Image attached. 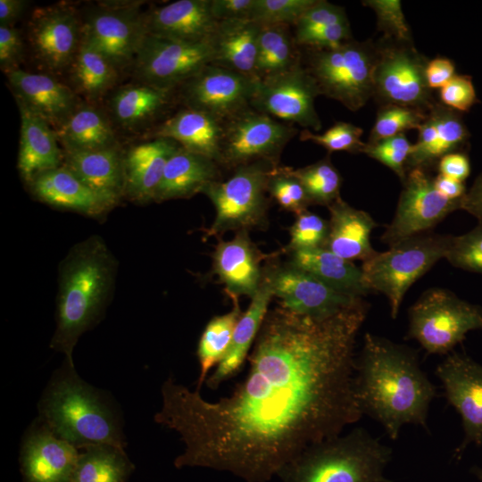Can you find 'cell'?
Wrapping results in <instances>:
<instances>
[{"label":"cell","instance_id":"1","mask_svg":"<svg viewBox=\"0 0 482 482\" xmlns=\"http://www.w3.org/2000/svg\"><path fill=\"white\" fill-rule=\"evenodd\" d=\"M367 312L364 301L323 317L268 312L248 374L216 402L168 378L154 421L185 445L174 466L268 482L303 449L357 422L354 350Z\"/></svg>","mask_w":482,"mask_h":482},{"label":"cell","instance_id":"2","mask_svg":"<svg viewBox=\"0 0 482 482\" xmlns=\"http://www.w3.org/2000/svg\"><path fill=\"white\" fill-rule=\"evenodd\" d=\"M354 390L362 414L379 422L392 440L405 424L427 428L436 395L413 349L369 332L356 358Z\"/></svg>","mask_w":482,"mask_h":482},{"label":"cell","instance_id":"3","mask_svg":"<svg viewBox=\"0 0 482 482\" xmlns=\"http://www.w3.org/2000/svg\"><path fill=\"white\" fill-rule=\"evenodd\" d=\"M116 271V260L97 236L77 244L61 262L52 347L65 354L71 368L79 337L96 323L110 300Z\"/></svg>","mask_w":482,"mask_h":482},{"label":"cell","instance_id":"4","mask_svg":"<svg viewBox=\"0 0 482 482\" xmlns=\"http://www.w3.org/2000/svg\"><path fill=\"white\" fill-rule=\"evenodd\" d=\"M392 449L365 428L309 445L278 472L281 482H392L384 475Z\"/></svg>","mask_w":482,"mask_h":482},{"label":"cell","instance_id":"5","mask_svg":"<svg viewBox=\"0 0 482 482\" xmlns=\"http://www.w3.org/2000/svg\"><path fill=\"white\" fill-rule=\"evenodd\" d=\"M40 412L46 428L78 449L97 445L124 449L112 412L70 365L47 389L40 403Z\"/></svg>","mask_w":482,"mask_h":482},{"label":"cell","instance_id":"6","mask_svg":"<svg viewBox=\"0 0 482 482\" xmlns=\"http://www.w3.org/2000/svg\"><path fill=\"white\" fill-rule=\"evenodd\" d=\"M450 239L451 235H417L395 243L385 252H377L362 262L361 269L368 287L387 297L393 319L397 317L410 287L445 258Z\"/></svg>","mask_w":482,"mask_h":482},{"label":"cell","instance_id":"7","mask_svg":"<svg viewBox=\"0 0 482 482\" xmlns=\"http://www.w3.org/2000/svg\"><path fill=\"white\" fill-rule=\"evenodd\" d=\"M304 67L321 96L355 112L374 96L377 46L353 39L333 49H311Z\"/></svg>","mask_w":482,"mask_h":482},{"label":"cell","instance_id":"8","mask_svg":"<svg viewBox=\"0 0 482 482\" xmlns=\"http://www.w3.org/2000/svg\"><path fill=\"white\" fill-rule=\"evenodd\" d=\"M408 338L428 354L447 355L472 330L482 329V307L439 287L427 289L409 309Z\"/></svg>","mask_w":482,"mask_h":482},{"label":"cell","instance_id":"9","mask_svg":"<svg viewBox=\"0 0 482 482\" xmlns=\"http://www.w3.org/2000/svg\"><path fill=\"white\" fill-rule=\"evenodd\" d=\"M276 166L267 162L243 165L227 180L212 181L202 188L200 193L211 200L216 212L208 237L265 225L268 179Z\"/></svg>","mask_w":482,"mask_h":482},{"label":"cell","instance_id":"10","mask_svg":"<svg viewBox=\"0 0 482 482\" xmlns=\"http://www.w3.org/2000/svg\"><path fill=\"white\" fill-rule=\"evenodd\" d=\"M297 131L293 125L249 107L225 120L220 165L233 170L256 162L278 165L281 152Z\"/></svg>","mask_w":482,"mask_h":482},{"label":"cell","instance_id":"11","mask_svg":"<svg viewBox=\"0 0 482 482\" xmlns=\"http://www.w3.org/2000/svg\"><path fill=\"white\" fill-rule=\"evenodd\" d=\"M428 61L407 43L377 46L374 96L386 104L428 112L435 104L426 79Z\"/></svg>","mask_w":482,"mask_h":482},{"label":"cell","instance_id":"12","mask_svg":"<svg viewBox=\"0 0 482 482\" xmlns=\"http://www.w3.org/2000/svg\"><path fill=\"white\" fill-rule=\"evenodd\" d=\"M139 2H104L82 21V41L103 54L118 71L132 65L146 36Z\"/></svg>","mask_w":482,"mask_h":482},{"label":"cell","instance_id":"13","mask_svg":"<svg viewBox=\"0 0 482 482\" xmlns=\"http://www.w3.org/2000/svg\"><path fill=\"white\" fill-rule=\"evenodd\" d=\"M211 39L182 42L146 35L132 67L139 82L173 90L213 62Z\"/></svg>","mask_w":482,"mask_h":482},{"label":"cell","instance_id":"14","mask_svg":"<svg viewBox=\"0 0 482 482\" xmlns=\"http://www.w3.org/2000/svg\"><path fill=\"white\" fill-rule=\"evenodd\" d=\"M403 184L395 216L380 238L389 246L427 233L461 207V199H447L436 189L425 169L409 170Z\"/></svg>","mask_w":482,"mask_h":482},{"label":"cell","instance_id":"15","mask_svg":"<svg viewBox=\"0 0 482 482\" xmlns=\"http://www.w3.org/2000/svg\"><path fill=\"white\" fill-rule=\"evenodd\" d=\"M318 96L316 83L301 62L282 74L260 80L250 106L283 122L317 132L321 129L314 106Z\"/></svg>","mask_w":482,"mask_h":482},{"label":"cell","instance_id":"16","mask_svg":"<svg viewBox=\"0 0 482 482\" xmlns=\"http://www.w3.org/2000/svg\"><path fill=\"white\" fill-rule=\"evenodd\" d=\"M259 79L209 64L180 87V97L187 108L201 111L227 120L251 107Z\"/></svg>","mask_w":482,"mask_h":482},{"label":"cell","instance_id":"17","mask_svg":"<svg viewBox=\"0 0 482 482\" xmlns=\"http://www.w3.org/2000/svg\"><path fill=\"white\" fill-rule=\"evenodd\" d=\"M29 42L36 59L47 70L70 67L82 40V21L68 4L38 7L31 14Z\"/></svg>","mask_w":482,"mask_h":482},{"label":"cell","instance_id":"18","mask_svg":"<svg viewBox=\"0 0 482 482\" xmlns=\"http://www.w3.org/2000/svg\"><path fill=\"white\" fill-rule=\"evenodd\" d=\"M447 402L461 418L464 439L459 457L469 444L482 445V365L465 353L453 351L436 366Z\"/></svg>","mask_w":482,"mask_h":482},{"label":"cell","instance_id":"19","mask_svg":"<svg viewBox=\"0 0 482 482\" xmlns=\"http://www.w3.org/2000/svg\"><path fill=\"white\" fill-rule=\"evenodd\" d=\"M273 296L279 305L297 313L323 317L363 302L362 298L342 294L306 271L287 263L264 268Z\"/></svg>","mask_w":482,"mask_h":482},{"label":"cell","instance_id":"20","mask_svg":"<svg viewBox=\"0 0 482 482\" xmlns=\"http://www.w3.org/2000/svg\"><path fill=\"white\" fill-rule=\"evenodd\" d=\"M79 453L72 444L42 427L29 434L21 453L24 482H70Z\"/></svg>","mask_w":482,"mask_h":482},{"label":"cell","instance_id":"21","mask_svg":"<svg viewBox=\"0 0 482 482\" xmlns=\"http://www.w3.org/2000/svg\"><path fill=\"white\" fill-rule=\"evenodd\" d=\"M143 16L146 35L182 42L210 40L218 25L210 0H179L144 12Z\"/></svg>","mask_w":482,"mask_h":482},{"label":"cell","instance_id":"22","mask_svg":"<svg viewBox=\"0 0 482 482\" xmlns=\"http://www.w3.org/2000/svg\"><path fill=\"white\" fill-rule=\"evenodd\" d=\"M417 142L407 162V171L413 168L427 169L445 154L459 152L470 137L461 114L443 104H435L418 128Z\"/></svg>","mask_w":482,"mask_h":482},{"label":"cell","instance_id":"23","mask_svg":"<svg viewBox=\"0 0 482 482\" xmlns=\"http://www.w3.org/2000/svg\"><path fill=\"white\" fill-rule=\"evenodd\" d=\"M260 261L247 230H240L234 238L218 243L212 254V270L231 299L239 295L252 299L262 279Z\"/></svg>","mask_w":482,"mask_h":482},{"label":"cell","instance_id":"24","mask_svg":"<svg viewBox=\"0 0 482 482\" xmlns=\"http://www.w3.org/2000/svg\"><path fill=\"white\" fill-rule=\"evenodd\" d=\"M18 103L44 118L54 129L79 104L75 93L66 85L45 73L21 69L6 73Z\"/></svg>","mask_w":482,"mask_h":482},{"label":"cell","instance_id":"25","mask_svg":"<svg viewBox=\"0 0 482 482\" xmlns=\"http://www.w3.org/2000/svg\"><path fill=\"white\" fill-rule=\"evenodd\" d=\"M17 104L21 115L18 170L29 185L40 174L62 165L63 150L52 126L26 105Z\"/></svg>","mask_w":482,"mask_h":482},{"label":"cell","instance_id":"26","mask_svg":"<svg viewBox=\"0 0 482 482\" xmlns=\"http://www.w3.org/2000/svg\"><path fill=\"white\" fill-rule=\"evenodd\" d=\"M224 127L225 120L185 107L158 125L150 133L149 138L164 137L174 140L181 147L206 156L220 164Z\"/></svg>","mask_w":482,"mask_h":482},{"label":"cell","instance_id":"27","mask_svg":"<svg viewBox=\"0 0 482 482\" xmlns=\"http://www.w3.org/2000/svg\"><path fill=\"white\" fill-rule=\"evenodd\" d=\"M149 139L124 154V195L141 203L154 200L167 162L180 147L169 138Z\"/></svg>","mask_w":482,"mask_h":482},{"label":"cell","instance_id":"28","mask_svg":"<svg viewBox=\"0 0 482 482\" xmlns=\"http://www.w3.org/2000/svg\"><path fill=\"white\" fill-rule=\"evenodd\" d=\"M272 297L270 280L263 269L260 288L251 299L247 310L240 316L228 352L205 381L209 388L217 389L239 372L269 312L268 306Z\"/></svg>","mask_w":482,"mask_h":482},{"label":"cell","instance_id":"29","mask_svg":"<svg viewBox=\"0 0 482 482\" xmlns=\"http://www.w3.org/2000/svg\"><path fill=\"white\" fill-rule=\"evenodd\" d=\"M328 208L330 218L325 248L351 262H364L377 253L370 235L378 223L368 212L351 206L341 196Z\"/></svg>","mask_w":482,"mask_h":482},{"label":"cell","instance_id":"30","mask_svg":"<svg viewBox=\"0 0 482 482\" xmlns=\"http://www.w3.org/2000/svg\"><path fill=\"white\" fill-rule=\"evenodd\" d=\"M29 186L38 200L89 216L100 215L114 205L63 165L40 174Z\"/></svg>","mask_w":482,"mask_h":482},{"label":"cell","instance_id":"31","mask_svg":"<svg viewBox=\"0 0 482 482\" xmlns=\"http://www.w3.org/2000/svg\"><path fill=\"white\" fill-rule=\"evenodd\" d=\"M62 165L113 204L124 195V154L118 146L63 151Z\"/></svg>","mask_w":482,"mask_h":482},{"label":"cell","instance_id":"32","mask_svg":"<svg viewBox=\"0 0 482 482\" xmlns=\"http://www.w3.org/2000/svg\"><path fill=\"white\" fill-rule=\"evenodd\" d=\"M220 177L218 162L180 146L167 162L154 200L190 197Z\"/></svg>","mask_w":482,"mask_h":482},{"label":"cell","instance_id":"33","mask_svg":"<svg viewBox=\"0 0 482 482\" xmlns=\"http://www.w3.org/2000/svg\"><path fill=\"white\" fill-rule=\"evenodd\" d=\"M261 27L249 19L219 21L211 37L212 64L255 78Z\"/></svg>","mask_w":482,"mask_h":482},{"label":"cell","instance_id":"34","mask_svg":"<svg viewBox=\"0 0 482 482\" xmlns=\"http://www.w3.org/2000/svg\"><path fill=\"white\" fill-rule=\"evenodd\" d=\"M289 263L342 294L362 298L372 292L361 268L327 248L293 251Z\"/></svg>","mask_w":482,"mask_h":482},{"label":"cell","instance_id":"35","mask_svg":"<svg viewBox=\"0 0 482 482\" xmlns=\"http://www.w3.org/2000/svg\"><path fill=\"white\" fill-rule=\"evenodd\" d=\"M63 151H92L118 146L111 120L100 109L79 104L55 129Z\"/></svg>","mask_w":482,"mask_h":482},{"label":"cell","instance_id":"36","mask_svg":"<svg viewBox=\"0 0 482 482\" xmlns=\"http://www.w3.org/2000/svg\"><path fill=\"white\" fill-rule=\"evenodd\" d=\"M171 91L142 82L122 86L110 98L112 116L123 129H139L168 107Z\"/></svg>","mask_w":482,"mask_h":482},{"label":"cell","instance_id":"37","mask_svg":"<svg viewBox=\"0 0 482 482\" xmlns=\"http://www.w3.org/2000/svg\"><path fill=\"white\" fill-rule=\"evenodd\" d=\"M289 26L262 25L255 67V78L259 80L282 74L302 62L298 46Z\"/></svg>","mask_w":482,"mask_h":482},{"label":"cell","instance_id":"38","mask_svg":"<svg viewBox=\"0 0 482 482\" xmlns=\"http://www.w3.org/2000/svg\"><path fill=\"white\" fill-rule=\"evenodd\" d=\"M133 469L124 449L91 445L79 454L70 482H126Z\"/></svg>","mask_w":482,"mask_h":482},{"label":"cell","instance_id":"39","mask_svg":"<svg viewBox=\"0 0 482 482\" xmlns=\"http://www.w3.org/2000/svg\"><path fill=\"white\" fill-rule=\"evenodd\" d=\"M71 79L88 100L104 96L115 83L118 69L98 50L81 40L70 66Z\"/></svg>","mask_w":482,"mask_h":482},{"label":"cell","instance_id":"40","mask_svg":"<svg viewBox=\"0 0 482 482\" xmlns=\"http://www.w3.org/2000/svg\"><path fill=\"white\" fill-rule=\"evenodd\" d=\"M232 301L233 308L210 320L201 335L196 351L200 366L196 390L205 384L211 369L221 362L229 348L235 328L243 313L238 299L232 298Z\"/></svg>","mask_w":482,"mask_h":482},{"label":"cell","instance_id":"41","mask_svg":"<svg viewBox=\"0 0 482 482\" xmlns=\"http://www.w3.org/2000/svg\"><path fill=\"white\" fill-rule=\"evenodd\" d=\"M291 172L303 185L312 204L328 207L340 197L342 177L329 155L305 167L291 168Z\"/></svg>","mask_w":482,"mask_h":482},{"label":"cell","instance_id":"42","mask_svg":"<svg viewBox=\"0 0 482 482\" xmlns=\"http://www.w3.org/2000/svg\"><path fill=\"white\" fill-rule=\"evenodd\" d=\"M427 113V112L414 108L385 104L378 112L367 143L371 144L403 134L408 129H418L426 119Z\"/></svg>","mask_w":482,"mask_h":482},{"label":"cell","instance_id":"43","mask_svg":"<svg viewBox=\"0 0 482 482\" xmlns=\"http://www.w3.org/2000/svg\"><path fill=\"white\" fill-rule=\"evenodd\" d=\"M267 191L285 210L298 214L311 205L310 199L291 167H274L269 176Z\"/></svg>","mask_w":482,"mask_h":482},{"label":"cell","instance_id":"44","mask_svg":"<svg viewBox=\"0 0 482 482\" xmlns=\"http://www.w3.org/2000/svg\"><path fill=\"white\" fill-rule=\"evenodd\" d=\"M445 259L455 268L482 275V220L465 234L451 236Z\"/></svg>","mask_w":482,"mask_h":482},{"label":"cell","instance_id":"45","mask_svg":"<svg viewBox=\"0 0 482 482\" xmlns=\"http://www.w3.org/2000/svg\"><path fill=\"white\" fill-rule=\"evenodd\" d=\"M363 130L352 123L338 121L321 134L303 129L300 134L302 141H312L326 148L329 153L345 151L352 154L363 152L366 143L361 137Z\"/></svg>","mask_w":482,"mask_h":482},{"label":"cell","instance_id":"46","mask_svg":"<svg viewBox=\"0 0 482 482\" xmlns=\"http://www.w3.org/2000/svg\"><path fill=\"white\" fill-rule=\"evenodd\" d=\"M316 0H254L250 20L261 25H295Z\"/></svg>","mask_w":482,"mask_h":482},{"label":"cell","instance_id":"47","mask_svg":"<svg viewBox=\"0 0 482 482\" xmlns=\"http://www.w3.org/2000/svg\"><path fill=\"white\" fill-rule=\"evenodd\" d=\"M296 215L290 228V241L287 249L291 252L325 248L328 235V220L305 210Z\"/></svg>","mask_w":482,"mask_h":482},{"label":"cell","instance_id":"48","mask_svg":"<svg viewBox=\"0 0 482 482\" xmlns=\"http://www.w3.org/2000/svg\"><path fill=\"white\" fill-rule=\"evenodd\" d=\"M411 150L412 145L404 134H400L375 143H366L362 153L388 167L403 182Z\"/></svg>","mask_w":482,"mask_h":482},{"label":"cell","instance_id":"49","mask_svg":"<svg viewBox=\"0 0 482 482\" xmlns=\"http://www.w3.org/2000/svg\"><path fill=\"white\" fill-rule=\"evenodd\" d=\"M362 4L371 8L377 16L378 29L389 39L399 43L411 41V31L406 22L402 4L398 0H367Z\"/></svg>","mask_w":482,"mask_h":482},{"label":"cell","instance_id":"50","mask_svg":"<svg viewBox=\"0 0 482 482\" xmlns=\"http://www.w3.org/2000/svg\"><path fill=\"white\" fill-rule=\"evenodd\" d=\"M297 46L311 49H333L352 39L349 21L309 31H294Z\"/></svg>","mask_w":482,"mask_h":482},{"label":"cell","instance_id":"51","mask_svg":"<svg viewBox=\"0 0 482 482\" xmlns=\"http://www.w3.org/2000/svg\"><path fill=\"white\" fill-rule=\"evenodd\" d=\"M442 104L458 112H468L478 102L471 78L467 75H454L440 88Z\"/></svg>","mask_w":482,"mask_h":482},{"label":"cell","instance_id":"52","mask_svg":"<svg viewBox=\"0 0 482 482\" xmlns=\"http://www.w3.org/2000/svg\"><path fill=\"white\" fill-rule=\"evenodd\" d=\"M345 21L348 19L343 7L324 0H316L294 25L295 32L318 29Z\"/></svg>","mask_w":482,"mask_h":482},{"label":"cell","instance_id":"53","mask_svg":"<svg viewBox=\"0 0 482 482\" xmlns=\"http://www.w3.org/2000/svg\"><path fill=\"white\" fill-rule=\"evenodd\" d=\"M23 55L21 33L12 26L0 25V67L4 73L19 69Z\"/></svg>","mask_w":482,"mask_h":482},{"label":"cell","instance_id":"54","mask_svg":"<svg viewBox=\"0 0 482 482\" xmlns=\"http://www.w3.org/2000/svg\"><path fill=\"white\" fill-rule=\"evenodd\" d=\"M254 0H210L212 16L219 22L249 19Z\"/></svg>","mask_w":482,"mask_h":482},{"label":"cell","instance_id":"55","mask_svg":"<svg viewBox=\"0 0 482 482\" xmlns=\"http://www.w3.org/2000/svg\"><path fill=\"white\" fill-rule=\"evenodd\" d=\"M439 174L464 182L470 173L469 157L461 152L444 155L437 162Z\"/></svg>","mask_w":482,"mask_h":482},{"label":"cell","instance_id":"56","mask_svg":"<svg viewBox=\"0 0 482 482\" xmlns=\"http://www.w3.org/2000/svg\"><path fill=\"white\" fill-rule=\"evenodd\" d=\"M425 73L430 89L441 88L455 75V66L450 59L437 57L428 62Z\"/></svg>","mask_w":482,"mask_h":482},{"label":"cell","instance_id":"57","mask_svg":"<svg viewBox=\"0 0 482 482\" xmlns=\"http://www.w3.org/2000/svg\"><path fill=\"white\" fill-rule=\"evenodd\" d=\"M461 210L473 215L478 221L482 220V172L461 198Z\"/></svg>","mask_w":482,"mask_h":482},{"label":"cell","instance_id":"58","mask_svg":"<svg viewBox=\"0 0 482 482\" xmlns=\"http://www.w3.org/2000/svg\"><path fill=\"white\" fill-rule=\"evenodd\" d=\"M434 186L443 196L450 200L461 199L467 192L464 182L441 174L434 178Z\"/></svg>","mask_w":482,"mask_h":482},{"label":"cell","instance_id":"59","mask_svg":"<svg viewBox=\"0 0 482 482\" xmlns=\"http://www.w3.org/2000/svg\"><path fill=\"white\" fill-rule=\"evenodd\" d=\"M27 5L24 0H0V25L12 26Z\"/></svg>","mask_w":482,"mask_h":482},{"label":"cell","instance_id":"60","mask_svg":"<svg viewBox=\"0 0 482 482\" xmlns=\"http://www.w3.org/2000/svg\"><path fill=\"white\" fill-rule=\"evenodd\" d=\"M474 474L478 477L480 482H482V467H477L473 470Z\"/></svg>","mask_w":482,"mask_h":482}]
</instances>
